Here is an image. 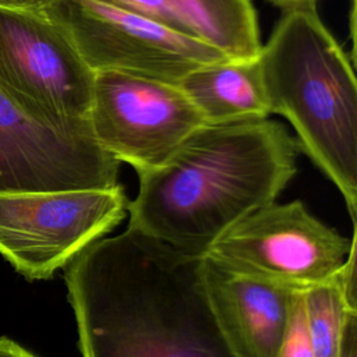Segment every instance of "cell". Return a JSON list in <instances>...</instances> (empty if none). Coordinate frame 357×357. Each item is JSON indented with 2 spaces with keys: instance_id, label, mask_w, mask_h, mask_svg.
<instances>
[{
  "instance_id": "6da1fadb",
  "label": "cell",
  "mask_w": 357,
  "mask_h": 357,
  "mask_svg": "<svg viewBox=\"0 0 357 357\" xmlns=\"http://www.w3.org/2000/svg\"><path fill=\"white\" fill-rule=\"evenodd\" d=\"M82 357H237L201 280V257L141 231L99 238L64 266Z\"/></svg>"
},
{
  "instance_id": "7a4b0ae2",
  "label": "cell",
  "mask_w": 357,
  "mask_h": 357,
  "mask_svg": "<svg viewBox=\"0 0 357 357\" xmlns=\"http://www.w3.org/2000/svg\"><path fill=\"white\" fill-rule=\"evenodd\" d=\"M298 146L283 124H202L159 167L139 173L128 226L202 257L234 223L276 201L296 174Z\"/></svg>"
},
{
  "instance_id": "3957f363",
  "label": "cell",
  "mask_w": 357,
  "mask_h": 357,
  "mask_svg": "<svg viewBox=\"0 0 357 357\" xmlns=\"http://www.w3.org/2000/svg\"><path fill=\"white\" fill-rule=\"evenodd\" d=\"M257 61L269 112L289 120L297 146L357 213V84L353 63L315 6L282 10Z\"/></svg>"
},
{
  "instance_id": "277c9868",
  "label": "cell",
  "mask_w": 357,
  "mask_h": 357,
  "mask_svg": "<svg viewBox=\"0 0 357 357\" xmlns=\"http://www.w3.org/2000/svg\"><path fill=\"white\" fill-rule=\"evenodd\" d=\"M356 243L314 218L298 199L262 206L204 254L236 275L303 293L331 279Z\"/></svg>"
},
{
  "instance_id": "5b68a950",
  "label": "cell",
  "mask_w": 357,
  "mask_h": 357,
  "mask_svg": "<svg viewBox=\"0 0 357 357\" xmlns=\"http://www.w3.org/2000/svg\"><path fill=\"white\" fill-rule=\"evenodd\" d=\"M95 73L64 29L35 6L0 1V89L61 126L88 123Z\"/></svg>"
},
{
  "instance_id": "8992f818",
  "label": "cell",
  "mask_w": 357,
  "mask_h": 357,
  "mask_svg": "<svg viewBox=\"0 0 357 357\" xmlns=\"http://www.w3.org/2000/svg\"><path fill=\"white\" fill-rule=\"evenodd\" d=\"M117 184L106 190L0 194V254L29 280L49 279L127 215Z\"/></svg>"
},
{
  "instance_id": "52a82bcc",
  "label": "cell",
  "mask_w": 357,
  "mask_h": 357,
  "mask_svg": "<svg viewBox=\"0 0 357 357\" xmlns=\"http://www.w3.org/2000/svg\"><path fill=\"white\" fill-rule=\"evenodd\" d=\"M68 35L93 71H123L178 82L226 57L205 42L95 0H39L35 4Z\"/></svg>"
},
{
  "instance_id": "ba28073f",
  "label": "cell",
  "mask_w": 357,
  "mask_h": 357,
  "mask_svg": "<svg viewBox=\"0 0 357 357\" xmlns=\"http://www.w3.org/2000/svg\"><path fill=\"white\" fill-rule=\"evenodd\" d=\"M88 120L96 142L138 174L162 166L205 124L178 82L123 71L95 73Z\"/></svg>"
},
{
  "instance_id": "9c48e42d",
  "label": "cell",
  "mask_w": 357,
  "mask_h": 357,
  "mask_svg": "<svg viewBox=\"0 0 357 357\" xmlns=\"http://www.w3.org/2000/svg\"><path fill=\"white\" fill-rule=\"evenodd\" d=\"M119 167L89 121L52 123L0 89V194L106 190L119 184Z\"/></svg>"
},
{
  "instance_id": "30bf717a",
  "label": "cell",
  "mask_w": 357,
  "mask_h": 357,
  "mask_svg": "<svg viewBox=\"0 0 357 357\" xmlns=\"http://www.w3.org/2000/svg\"><path fill=\"white\" fill-rule=\"evenodd\" d=\"M211 312L237 357H276L289 322L293 291L236 275L201 257Z\"/></svg>"
},
{
  "instance_id": "8fae6325",
  "label": "cell",
  "mask_w": 357,
  "mask_h": 357,
  "mask_svg": "<svg viewBox=\"0 0 357 357\" xmlns=\"http://www.w3.org/2000/svg\"><path fill=\"white\" fill-rule=\"evenodd\" d=\"M178 86L206 124L269 117L257 59L204 64L178 81Z\"/></svg>"
},
{
  "instance_id": "7c38bea8",
  "label": "cell",
  "mask_w": 357,
  "mask_h": 357,
  "mask_svg": "<svg viewBox=\"0 0 357 357\" xmlns=\"http://www.w3.org/2000/svg\"><path fill=\"white\" fill-rule=\"evenodd\" d=\"M191 33L233 60H254L261 50L250 0H165Z\"/></svg>"
},
{
  "instance_id": "4fadbf2b",
  "label": "cell",
  "mask_w": 357,
  "mask_h": 357,
  "mask_svg": "<svg viewBox=\"0 0 357 357\" xmlns=\"http://www.w3.org/2000/svg\"><path fill=\"white\" fill-rule=\"evenodd\" d=\"M305 319L315 357H340L347 324L357 318L356 243L336 273L304 291Z\"/></svg>"
},
{
  "instance_id": "5bb4252c",
  "label": "cell",
  "mask_w": 357,
  "mask_h": 357,
  "mask_svg": "<svg viewBox=\"0 0 357 357\" xmlns=\"http://www.w3.org/2000/svg\"><path fill=\"white\" fill-rule=\"evenodd\" d=\"M276 357H315L307 331L304 291L291 296L289 322Z\"/></svg>"
},
{
  "instance_id": "9a60e30c",
  "label": "cell",
  "mask_w": 357,
  "mask_h": 357,
  "mask_svg": "<svg viewBox=\"0 0 357 357\" xmlns=\"http://www.w3.org/2000/svg\"><path fill=\"white\" fill-rule=\"evenodd\" d=\"M106 6L127 11L130 14L139 15L142 18L162 24L177 32L191 35V31L183 22V20L169 7L165 0H95ZM195 38V36H194Z\"/></svg>"
},
{
  "instance_id": "2e32d148",
  "label": "cell",
  "mask_w": 357,
  "mask_h": 357,
  "mask_svg": "<svg viewBox=\"0 0 357 357\" xmlns=\"http://www.w3.org/2000/svg\"><path fill=\"white\" fill-rule=\"evenodd\" d=\"M0 357H36L8 337H0Z\"/></svg>"
},
{
  "instance_id": "e0dca14e",
  "label": "cell",
  "mask_w": 357,
  "mask_h": 357,
  "mask_svg": "<svg viewBox=\"0 0 357 357\" xmlns=\"http://www.w3.org/2000/svg\"><path fill=\"white\" fill-rule=\"evenodd\" d=\"M272 4L280 7L282 10L284 8H291V7H303V6H315L318 0H268Z\"/></svg>"
},
{
  "instance_id": "ac0fdd59",
  "label": "cell",
  "mask_w": 357,
  "mask_h": 357,
  "mask_svg": "<svg viewBox=\"0 0 357 357\" xmlns=\"http://www.w3.org/2000/svg\"><path fill=\"white\" fill-rule=\"evenodd\" d=\"M0 1H7V3H17V4H35L39 0H0Z\"/></svg>"
}]
</instances>
